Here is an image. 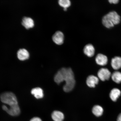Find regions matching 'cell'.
Segmentation results:
<instances>
[{"label": "cell", "mask_w": 121, "mask_h": 121, "mask_svg": "<svg viewBox=\"0 0 121 121\" xmlns=\"http://www.w3.org/2000/svg\"><path fill=\"white\" fill-rule=\"evenodd\" d=\"M51 117L54 121H63L64 118V114L61 112L54 111L51 115Z\"/></svg>", "instance_id": "cell-15"}, {"label": "cell", "mask_w": 121, "mask_h": 121, "mask_svg": "<svg viewBox=\"0 0 121 121\" xmlns=\"http://www.w3.org/2000/svg\"><path fill=\"white\" fill-rule=\"evenodd\" d=\"M117 121H121V113L118 116L117 119Z\"/></svg>", "instance_id": "cell-22"}, {"label": "cell", "mask_w": 121, "mask_h": 121, "mask_svg": "<svg viewBox=\"0 0 121 121\" xmlns=\"http://www.w3.org/2000/svg\"><path fill=\"white\" fill-rule=\"evenodd\" d=\"M83 52L84 54L88 57H91L94 55L95 48L93 45L89 43L84 46L83 49Z\"/></svg>", "instance_id": "cell-7"}, {"label": "cell", "mask_w": 121, "mask_h": 121, "mask_svg": "<svg viewBox=\"0 0 121 121\" xmlns=\"http://www.w3.org/2000/svg\"><path fill=\"white\" fill-rule=\"evenodd\" d=\"M99 81V79L97 77L94 75H91L87 77L86 83L89 87L94 88L98 84Z\"/></svg>", "instance_id": "cell-9"}, {"label": "cell", "mask_w": 121, "mask_h": 121, "mask_svg": "<svg viewBox=\"0 0 121 121\" xmlns=\"http://www.w3.org/2000/svg\"><path fill=\"white\" fill-rule=\"evenodd\" d=\"M30 121H42V120L39 117H35L32 118Z\"/></svg>", "instance_id": "cell-20"}, {"label": "cell", "mask_w": 121, "mask_h": 121, "mask_svg": "<svg viewBox=\"0 0 121 121\" xmlns=\"http://www.w3.org/2000/svg\"><path fill=\"white\" fill-rule=\"evenodd\" d=\"M54 80L57 84H59L63 82L62 75L60 70L57 73L54 77Z\"/></svg>", "instance_id": "cell-18"}, {"label": "cell", "mask_w": 121, "mask_h": 121, "mask_svg": "<svg viewBox=\"0 0 121 121\" xmlns=\"http://www.w3.org/2000/svg\"><path fill=\"white\" fill-rule=\"evenodd\" d=\"M111 65L115 70H118L121 68V57L116 56L112 59Z\"/></svg>", "instance_id": "cell-11"}, {"label": "cell", "mask_w": 121, "mask_h": 121, "mask_svg": "<svg viewBox=\"0 0 121 121\" xmlns=\"http://www.w3.org/2000/svg\"><path fill=\"white\" fill-rule=\"evenodd\" d=\"M98 78L102 81H105L109 79L111 76V72L106 68H102L98 73Z\"/></svg>", "instance_id": "cell-5"}, {"label": "cell", "mask_w": 121, "mask_h": 121, "mask_svg": "<svg viewBox=\"0 0 121 121\" xmlns=\"http://www.w3.org/2000/svg\"><path fill=\"white\" fill-rule=\"evenodd\" d=\"M121 92L118 89L114 88L112 89L110 93V99L113 102H115L121 96Z\"/></svg>", "instance_id": "cell-13"}, {"label": "cell", "mask_w": 121, "mask_h": 121, "mask_svg": "<svg viewBox=\"0 0 121 121\" xmlns=\"http://www.w3.org/2000/svg\"><path fill=\"white\" fill-rule=\"evenodd\" d=\"M60 70L62 75L63 81L65 82V84L63 87V90L66 92L71 91L73 89L75 84L73 71L70 68H62Z\"/></svg>", "instance_id": "cell-1"}, {"label": "cell", "mask_w": 121, "mask_h": 121, "mask_svg": "<svg viewBox=\"0 0 121 121\" xmlns=\"http://www.w3.org/2000/svg\"><path fill=\"white\" fill-rule=\"evenodd\" d=\"M17 56L20 60H24L28 59L30 56L29 53L25 49H19L17 52Z\"/></svg>", "instance_id": "cell-10"}, {"label": "cell", "mask_w": 121, "mask_h": 121, "mask_svg": "<svg viewBox=\"0 0 121 121\" xmlns=\"http://www.w3.org/2000/svg\"><path fill=\"white\" fill-rule=\"evenodd\" d=\"M92 112L96 117L101 116L103 114L104 109L102 107L99 105H96L92 108Z\"/></svg>", "instance_id": "cell-16"}, {"label": "cell", "mask_w": 121, "mask_h": 121, "mask_svg": "<svg viewBox=\"0 0 121 121\" xmlns=\"http://www.w3.org/2000/svg\"><path fill=\"white\" fill-rule=\"evenodd\" d=\"M95 61L98 65L104 66L108 63V59L106 56L102 54H99L95 58Z\"/></svg>", "instance_id": "cell-8"}, {"label": "cell", "mask_w": 121, "mask_h": 121, "mask_svg": "<svg viewBox=\"0 0 121 121\" xmlns=\"http://www.w3.org/2000/svg\"><path fill=\"white\" fill-rule=\"evenodd\" d=\"M22 24L26 29L32 28L34 25V20L31 18L26 17L23 18Z\"/></svg>", "instance_id": "cell-12"}, {"label": "cell", "mask_w": 121, "mask_h": 121, "mask_svg": "<svg viewBox=\"0 0 121 121\" xmlns=\"http://www.w3.org/2000/svg\"><path fill=\"white\" fill-rule=\"evenodd\" d=\"M112 79L117 84H120L121 82V72L116 71L113 72L111 75Z\"/></svg>", "instance_id": "cell-17"}, {"label": "cell", "mask_w": 121, "mask_h": 121, "mask_svg": "<svg viewBox=\"0 0 121 121\" xmlns=\"http://www.w3.org/2000/svg\"><path fill=\"white\" fill-rule=\"evenodd\" d=\"M120 17L115 11H112L105 15L102 19V23L104 26L109 28L120 23Z\"/></svg>", "instance_id": "cell-2"}, {"label": "cell", "mask_w": 121, "mask_h": 121, "mask_svg": "<svg viewBox=\"0 0 121 121\" xmlns=\"http://www.w3.org/2000/svg\"><path fill=\"white\" fill-rule=\"evenodd\" d=\"M64 36L63 32L57 31L54 33L52 37L53 41L56 44L61 45L64 42Z\"/></svg>", "instance_id": "cell-6"}, {"label": "cell", "mask_w": 121, "mask_h": 121, "mask_svg": "<svg viewBox=\"0 0 121 121\" xmlns=\"http://www.w3.org/2000/svg\"><path fill=\"white\" fill-rule=\"evenodd\" d=\"M108 1L110 4H116L119 3V1L118 0H109Z\"/></svg>", "instance_id": "cell-21"}, {"label": "cell", "mask_w": 121, "mask_h": 121, "mask_svg": "<svg viewBox=\"0 0 121 121\" xmlns=\"http://www.w3.org/2000/svg\"><path fill=\"white\" fill-rule=\"evenodd\" d=\"M0 97L1 102L9 106L18 105L16 95L12 92H6L3 93Z\"/></svg>", "instance_id": "cell-3"}, {"label": "cell", "mask_w": 121, "mask_h": 121, "mask_svg": "<svg viewBox=\"0 0 121 121\" xmlns=\"http://www.w3.org/2000/svg\"><path fill=\"white\" fill-rule=\"evenodd\" d=\"M31 93L37 99H41L43 97V91L40 87H36L32 89L31 90Z\"/></svg>", "instance_id": "cell-14"}, {"label": "cell", "mask_w": 121, "mask_h": 121, "mask_svg": "<svg viewBox=\"0 0 121 121\" xmlns=\"http://www.w3.org/2000/svg\"><path fill=\"white\" fill-rule=\"evenodd\" d=\"M58 4L60 6L65 8L67 9L71 5V2L69 0H60Z\"/></svg>", "instance_id": "cell-19"}, {"label": "cell", "mask_w": 121, "mask_h": 121, "mask_svg": "<svg viewBox=\"0 0 121 121\" xmlns=\"http://www.w3.org/2000/svg\"><path fill=\"white\" fill-rule=\"evenodd\" d=\"M3 109L12 116H17L20 114V109L18 105L11 106L8 108L6 106L3 105L2 106Z\"/></svg>", "instance_id": "cell-4"}]
</instances>
